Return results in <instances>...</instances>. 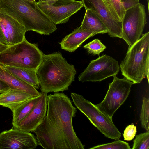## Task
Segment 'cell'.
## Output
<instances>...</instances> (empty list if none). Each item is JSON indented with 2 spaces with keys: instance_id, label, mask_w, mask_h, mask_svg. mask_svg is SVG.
I'll return each instance as SVG.
<instances>
[{
  "instance_id": "cell-27",
  "label": "cell",
  "mask_w": 149,
  "mask_h": 149,
  "mask_svg": "<svg viewBox=\"0 0 149 149\" xmlns=\"http://www.w3.org/2000/svg\"><path fill=\"white\" fill-rule=\"evenodd\" d=\"M140 0H120L125 11L139 4Z\"/></svg>"
},
{
  "instance_id": "cell-3",
  "label": "cell",
  "mask_w": 149,
  "mask_h": 149,
  "mask_svg": "<svg viewBox=\"0 0 149 149\" xmlns=\"http://www.w3.org/2000/svg\"><path fill=\"white\" fill-rule=\"evenodd\" d=\"M0 11L10 16L25 28L41 35H49L56 25L36 3L27 0H0Z\"/></svg>"
},
{
  "instance_id": "cell-6",
  "label": "cell",
  "mask_w": 149,
  "mask_h": 149,
  "mask_svg": "<svg viewBox=\"0 0 149 149\" xmlns=\"http://www.w3.org/2000/svg\"><path fill=\"white\" fill-rule=\"evenodd\" d=\"M71 96L76 107L106 137L115 140L119 139L121 134L114 125L112 118L102 113L82 96L72 92Z\"/></svg>"
},
{
  "instance_id": "cell-11",
  "label": "cell",
  "mask_w": 149,
  "mask_h": 149,
  "mask_svg": "<svg viewBox=\"0 0 149 149\" xmlns=\"http://www.w3.org/2000/svg\"><path fill=\"white\" fill-rule=\"evenodd\" d=\"M38 145L33 134L17 128L0 133V149H34Z\"/></svg>"
},
{
  "instance_id": "cell-18",
  "label": "cell",
  "mask_w": 149,
  "mask_h": 149,
  "mask_svg": "<svg viewBox=\"0 0 149 149\" xmlns=\"http://www.w3.org/2000/svg\"><path fill=\"white\" fill-rule=\"evenodd\" d=\"M0 66L15 77L31 85L36 89H38L40 87L36 70L1 65Z\"/></svg>"
},
{
  "instance_id": "cell-28",
  "label": "cell",
  "mask_w": 149,
  "mask_h": 149,
  "mask_svg": "<svg viewBox=\"0 0 149 149\" xmlns=\"http://www.w3.org/2000/svg\"><path fill=\"white\" fill-rule=\"evenodd\" d=\"M10 88L3 81L0 80V93H1L7 91Z\"/></svg>"
},
{
  "instance_id": "cell-5",
  "label": "cell",
  "mask_w": 149,
  "mask_h": 149,
  "mask_svg": "<svg viewBox=\"0 0 149 149\" xmlns=\"http://www.w3.org/2000/svg\"><path fill=\"white\" fill-rule=\"evenodd\" d=\"M44 54L37 44L31 43L25 38L0 53V65L36 70Z\"/></svg>"
},
{
  "instance_id": "cell-2",
  "label": "cell",
  "mask_w": 149,
  "mask_h": 149,
  "mask_svg": "<svg viewBox=\"0 0 149 149\" xmlns=\"http://www.w3.org/2000/svg\"><path fill=\"white\" fill-rule=\"evenodd\" d=\"M36 72L40 90L47 94L68 90L76 73L74 65L68 63L60 52L44 54Z\"/></svg>"
},
{
  "instance_id": "cell-31",
  "label": "cell",
  "mask_w": 149,
  "mask_h": 149,
  "mask_svg": "<svg viewBox=\"0 0 149 149\" xmlns=\"http://www.w3.org/2000/svg\"><path fill=\"white\" fill-rule=\"evenodd\" d=\"M147 3H148V11L149 12V0H147Z\"/></svg>"
},
{
  "instance_id": "cell-26",
  "label": "cell",
  "mask_w": 149,
  "mask_h": 149,
  "mask_svg": "<svg viewBox=\"0 0 149 149\" xmlns=\"http://www.w3.org/2000/svg\"><path fill=\"white\" fill-rule=\"evenodd\" d=\"M136 128L133 123L128 125L125 129L123 134L124 140L130 141L132 140L136 135Z\"/></svg>"
},
{
  "instance_id": "cell-14",
  "label": "cell",
  "mask_w": 149,
  "mask_h": 149,
  "mask_svg": "<svg viewBox=\"0 0 149 149\" xmlns=\"http://www.w3.org/2000/svg\"><path fill=\"white\" fill-rule=\"evenodd\" d=\"M40 98L30 113L13 127L27 132H33L46 115L47 110V94L40 92Z\"/></svg>"
},
{
  "instance_id": "cell-32",
  "label": "cell",
  "mask_w": 149,
  "mask_h": 149,
  "mask_svg": "<svg viewBox=\"0 0 149 149\" xmlns=\"http://www.w3.org/2000/svg\"><path fill=\"white\" fill-rule=\"evenodd\" d=\"M38 1H42L43 0H38Z\"/></svg>"
},
{
  "instance_id": "cell-12",
  "label": "cell",
  "mask_w": 149,
  "mask_h": 149,
  "mask_svg": "<svg viewBox=\"0 0 149 149\" xmlns=\"http://www.w3.org/2000/svg\"><path fill=\"white\" fill-rule=\"evenodd\" d=\"M85 9L94 13L102 21L111 37L122 38V22L115 19L102 0H81Z\"/></svg>"
},
{
  "instance_id": "cell-33",
  "label": "cell",
  "mask_w": 149,
  "mask_h": 149,
  "mask_svg": "<svg viewBox=\"0 0 149 149\" xmlns=\"http://www.w3.org/2000/svg\"><path fill=\"white\" fill-rule=\"evenodd\" d=\"M0 6H1V5H0Z\"/></svg>"
},
{
  "instance_id": "cell-20",
  "label": "cell",
  "mask_w": 149,
  "mask_h": 149,
  "mask_svg": "<svg viewBox=\"0 0 149 149\" xmlns=\"http://www.w3.org/2000/svg\"><path fill=\"white\" fill-rule=\"evenodd\" d=\"M40 96L30 98L11 110L12 112L13 126L21 121L30 113L39 100Z\"/></svg>"
},
{
  "instance_id": "cell-25",
  "label": "cell",
  "mask_w": 149,
  "mask_h": 149,
  "mask_svg": "<svg viewBox=\"0 0 149 149\" xmlns=\"http://www.w3.org/2000/svg\"><path fill=\"white\" fill-rule=\"evenodd\" d=\"M128 143L120 140H115L113 142L99 145L90 148V149H130Z\"/></svg>"
},
{
  "instance_id": "cell-7",
  "label": "cell",
  "mask_w": 149,
  "mask_h": 149,
  "mask_svg": "<svg viewBox=\"0 0 149 149\" xmlns=\"http://www.w3.org/2000/svg\"><path fill=\"white\" fill-rule=\"evenodd\" d=\"M113 77V80L109 83V89L104 100L95 105L101 112L111 118L128 97L134 84L125 77L120 79L116 75Z\"/></svg>"
},
{
  "instance_id": "cell-9",
  "label": "cell",
  "mask_w": 149,
  "mask_h": 149,
  "mask_svg": "<svg viewBox=\"0 0 149 149\" xmlns=\"http://www.w3.org/2000/svg\"><path fill=\"white\" fill-rule=\"evenodd\" d=\"M36 3L56 25L67 22L83 6L81 1L75 0H48Z\"/></svg>"
},
{
  "instance_id": "cell-16",
  "label": "cell",
  "mask_w": 149,
  "mask_h": 149,
  "mask_svg": "<svg viewBox=\"0 0 149 149\" xmlns=\"http://www.w3.org/2000/svg\"><path fill=\"white\" fill-rule=\"evenodd\" d=\"M36 97L20 89L10 88L0 94V105L12 110L26 100Z\"/></svg>"
},
{
  "instance_id": "cell-13",
  "label": "cell",
  "mask_w": 149,
  "mask_h": 149,
  "mask_svg": "<svg viewBox=\"0 0 149 149\" xmlns=\"http://www.w3.org/2000/svg\"><path fill=\"white\" fill-rule=\"evenodd\" d=\"M26 32L24 27L4 13L0 11V43L10 46L22 41Z\"/></svg>"
},
{
  "instance_id": "cell-22",
  "label": "cell",
  "mask_w": 149,
  "mask_h": 149,
  "mask_svg": "<svg viewBox=\"0 0 149 149\" xmlns=\"http://www.w3.org/2000/svg\"><path fill=\"white\" fill-rule=\"evenodd\" d=\"M142 127L146 130H149V99L144 97L140 114Z\"/></svg>"
},
{
  "instance_id": "cell-29",
  "label": "cell",
  "mask_w": 149,
  "mask_h": 149,
  "mask_svg": "<svg viewBox=\"0 0 149 149\" xmlns=\"http://www.w3.org/2000/svg\"><path fill=\"white\" fill-rule=\"evenodd\" d=\"M9 46L2 44L0 43V53L6 50Z\"/></svg>"
},
{
  "instance_id": "cell-15",
  "label": "cell",
  "mask_w": 149,
  "mask_h": 149,
  "mask_svg": "<svg viewBox=\"0 0 149 149\" xmlns=\"http://www.w3.org/2000/svg\"><path fill=\"white\" fill-rule=\"evenodd\" d=\"M96 34L94 32L82 30L79 27L66 36L59 44L62 49L72 52L80 46L87 39Z\"/></svg>"
},
{
  "instance_id": "cell-21",
  "label": "cell",
  "mask_w": 149,
  "mask_h": 149,
  "mask_svg": "<svg viewBox=\"0 0 149 149\" xmlns=\"http://www.w3.org/2000/svg\"><path fill=\"white\" fill-rule=\"evenodd\" d=\"M116 20L121 22L125 10L120 0H102Z\"/></svg>"
},
{
  "instance_id": "cell-17",
  "label": "cell",
  "mask_w": 149,
  "mask_h": 149,
  "mask_svg": "<svg viewBox=\"0 0 149 149\" xmlns=\"http://www.w3.org/2000/svg\"><path fill=\"white\" fill-rule=\"evenodd\" d=\"M0 80L11 88L20 89L36 97L41 95L40 92L32 86L15 77L0 66Z\"/></svg>"
},
{
  "instance_id": "cell-24",
  "label": "cell",
  "mask_w": 149,
  "mask_h": 149,
  "mask_svg": "<svg viewBox=\"0 0 149 149\" xmlns=\"http://www.w3.org/2000/svg\"><path fill=\"white\" fill-rule=\"evenodd\" d=\"M83 47L87 49L89 54L98 56L106 48V46L97 39L86 44Z\"/></svg>"
},
{
  "instance_id": "cell-1",
  "label": "cell",
  "mask_w": 149,
  "mask_h": 149,
  "mask_svg": "<svg viewBox=\"0 0 149 149\" xmlns=\"http://www.w3.org/2000/svg\"><path fill=\"white\" fill-rule=\"evenodd\" d=\"M47 115L33 132L38 145L45 149H84L72 125L76 108L65 94L47 95Z\"/></svg>"
},
{
  "instance_id": "cell-8",
  "label": "cell",
  "mask_w": 149,
  "mask_h": 149,
  "mask_svg": "<svg viewBox=\"0 0 149 149\" xmlns=\"http://www.w3.org/2000/svg\"><path fill=\"white\" fill-rule=\"evenodd\" d=\"M121 22L122 38L130 47L141 38L147 23L144 6L140 3L126 10Z\"/></svg>"
},
{
  "instance_id": "cell-10",
  "label": "cell",
  "mask_w": 149,
  "mask_h": 149,
  "mask_svg": "<svg viewBox=\"0 0 149 149\" xmlns=\"http://www.w3.org/2000/svg\"><path fill=\"white\" fill-rule=\"evenodd\" d=\"M120 68L117 61L108 55H104L91 61L88 66L79 75L78 80L82 82H100L116 75Z\"/></svg>"
},
{
  "instance_id": "cell-23",
  "label": "cell",
  "mask_w": 149,
  "mask_h": 149,
  "mask_svg": "<svg viewBox=\"0 0 149 149\" xmlns=\"http://www.w3.org/2000/svg\"><path fill=\"white\" fill-rule=\"evenodd\" d=\"M149 130L137 135L133 141L132 149H149Z\"/></svg>"
},
{
  "instance_id": "cell-4",
  "label": "cell",
  "mask_w": 149,
  "mask_h": 149,
  "mask_svg": "<svg viewBox=\"0 0 149 149\" xmlns=\"http://www.w3.org/2000/svg\"><path fill=\"white\" fill-rule=\"evenodd\" d=\"M128 48L120 67L122 75L134 84L141 83L149 77V32Z\"/></svg>"
},
{
  "instance_id": "cell-30",
  "label": "cell",
  "mask_w": 149,
  "mask_h": 149,
  "mask_svg": "<svg viewBox=\"0 0 149 149\" xmlns=\"http://www.w3.org/2000/svg\"><path fill=\"white\" fill-rule=\"evenodd\" d=\"M29 1H30L31 2L35 3H36V1L35 0H27Z\"/></svg>"
},
{
  "instance_id": "cell-19",
  "label": "cell",
  "mask_w": 149,
  "mask_h": 149,
  "mask_svg": "<svg viewBox=\"0 0 149 149\" xmlns=\"http://www.w3.org/2000/svg\"><path fill=\"white\" fill-rule=\"evenodd\" d=\"M85 13L80 26L82 30L97 34L108 32V30L100 19L92 11L85 9Z\"/></svg>"
}]
</instances>
